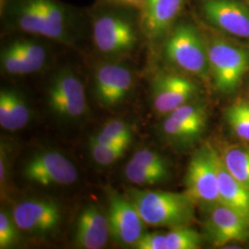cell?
<instances>
[{"instance_id": "obj_1", "label": "cell", "mask_w": 249, "mask_h": 249, "mask_svg": "<svg viewBox=\"0 0 249 249\" xmlns=\"http://www.w3.org/2000/svg\"><path fill=\"white\" fill-rule=\"evenodd\" d=\"M6 29L74 47L84 16L61 0H10L1 14Z\"/></svg>"}, {"instance_id": "obj_2", "label": "cell", "mask_w": 249, "mask_h": 249, "mask_svg": "<svg viewBox=\"0 0 249 249\" xmlns=\"http://www.w3.org/2000/svg\"><path fill=\"white\" fill-rule=\"evenodd\" d=\"M94 47L107 60L121 61L133 53L143 36L141 13L100 2L89 13Z\"/></svg>"}, {"instance_id": "obj_3", "label": "cell", "mask_w": 249, "mask_h": 249, "mask_svg": "<svg viewBox=\"0 0 249 249\" xmlns=\"http://www.w3.org/2000/svg\"><path fill=\"white\" fill-rule=\"evenodd\" d=\"M125 196L133 203L144 223L153 227L175 228L194 220L196 202L187 193L130 188Z\"/></svg>"}, {"instance_id": "obj_4", "label": "cell", "mask_w": 249, "mask_h": 249, "mask_svg": "<svg viewBox=\"0 0 249 249\" xmlns=\"http://www.w3.org/2000/svg\"><path fill=\"white\" fill-rule=\"evenodd\" d=\"M165 59L182 71L206 79L210 71L207 43L196 26L179 23L167 35L163 45Z\"/></svg>"}, {"instance_id": "obj_5", "label": "cell", "mask_w": 249, "mask_h": 249, "mask_svg": "<svg viewBox=\"0 0 249 249\" xmlns=\"http://www.w3.org/2000/svg\"><path fill=\"white\" fill-rule=\"evenodd\" d=\"M221 156L211 144L196 150L189 160L185 185L187 194L197 204L210 209L220 203L219 166Z\"/></svg>"}, {"instance_id": "obj_6", "label": "cell", "mask_w": 249, "mask_h": 249, "mask_svg": "<svg viewBox=\"0 0 249 249\" xmlns=\"http://www.w3.org/2000/svg\"><path fill=\"white\" fill-rule=\"evenodd\" d=\"M207 47L215 88L223 94L232 93L249 71V50L218 38L209 40Z\"/></svg>"}, {"instance_id": "obj_7", "label": "cell", "mask_w": 249, "mask_h": 249, "mask_svg": "<svg viewBox=\"0 0 249 249\" xmlns=\"http://www.w3.org/2000/svg\"><path fill=\"white\" fill-rule=\"evenodd\" d=\"M47 104L53 115L77 120L87 112V100L82 81L71 68L53 75L47 89Z\"/></svg>"}, {"instance_id": "obj_8", "label": "cell", "mask_w": 249, "mask_h": 249, "mask_svg": "<svg viewBox=\"0 0 249 249\" xmlns=\"http://www.w3.org/2000/svg\"><path fill=\"white\" fill-rule=\"evenodd\" d=\"M41 39L43 38L23 35L9 42L1 50L3 72L9 76H26L41 71L49 55Z\"/></svg>"}, {"instance_id": "obj_9", "label": "cell", "mask_w": 249, "mask_h": 249, "mask_svg": "<svg viewBox=\"0 0 249 249\" xmlns=\"http://www.w3.org/2000/svg\"><path fill=\"white\" fill-rule=\"evenodd\" d=\"M107 218L111 238L122 247H132L141 238L146 223L133 203L125 195L111 187L107 188Z\"/></svg>"}, {"instance_id": "obj_10", "label": "cell", "mask_w": 249, "mask_h": 249, "mask_svg": "<svg viewBox=\"0 0 249 249\" xmlns=\"http://www.w3.org/2000/svg\"><path fill=\"white\" fill-rule=\"evenodd\" d=\"M27 181L40 186H69L79 178L78 170L58 151H40L27 160L22 169Z\"/></svg>"}, {"instance_id": "obj_11", "label": "cell", "mask_w": 249, "mask_h": 249, "mask_svg": "<svg viewBox=\"0 0 249 249\" xmlns=\"http://www.w3.org/2000/svg\"><path fill=\"white\" fill-rule=\"evenodd\" d=\"M151 90L155 112L166 116L195 101L199 94V88L193 80L174 72H158L151 80Z\"/></svg>"}, {"instance_id": "obj_12", "label": "cell", "mask_w": 249, "mask_h": 249, "mask_svg": "<svg viewBox=\"0 0 249 249\" xmlns=\"http://www.w3.org/2000/svg\"><path fill=\"white\" fill-rule=\"evenodd\" d=\"M133 85V72L121 61L101 63L94 72L93 91L103 107H117L128 96Z\"/></svg>"}, {"instance_id": "obj_13", "label": "cell", "mask_w": 249, "mask_h": 249, "mask_svg": "<svg viewBox=\"0 0 249 249\" xmlns=\"http://www.w3.org/2000/svg\"><path fill=\"white\" fill-rule=\"evenodd\" d=\"M11 215L20 231L41 236L55 231L61 221L58 204L46 198L25 199L13 208Z\"/></svg>"}, {"instance_id": "obj_14", "label": "cell", "mask_w": 249, "mask_h": 249, "mask_svg": "<svg viewBox=\"0 0 249 249\" xmlns=\"http://www.w3.org/2000/svg\"><path fill=\"white\" fill-rule=\"evenodd\" d=\"M204 231L210 243L219 248L233 242H249V221L219 203L209 209Z\"/></svg>"}, {"instance_id": "obj_15", "label": "cell", "mask_w": 249, "mask_h": 249, "mask_svg": "<svg viewBox=\"0 0 249 249\" xmlns=\"http://www.w3.org/2000/svg\"><path fill=\"white\" fill-rule=\"evenodd\" d=\"M200 10L211 25L225 34L249 39V6L237 0H200Z\"/></svg>"}, {"instance_id": "obj_16", "label": "cell", "mask_w": 249, "mask_h": 249, "mask_svg": "<svg viewBox=\"0 0 249 249\" xmlns=\"http://www.w3.org/2000/svg\"><path fill=\"white\" fill-rule=\"evenodd\" d=\"M186 0H147L141 11L143 36L156 42L167 36Z\"/></svg>"}, {"instance_id": "obj_17", "label": "cell", "mask_w": 249, "mask_h": 249, "mask_svg": "<svg viewBox=\"0 0 249 249\" xmlns=\"http://www.w3.org/2000/svg\"><path fill=\"white\" fill-rule=\"evenodd\" d=\"M110 237L107 214L97 205H87L77 219L74 233L76 246L83 249H101Z\"/></svg>"}, {"instance_id": "obj_18", "label": "cell", "mask_w": 249, "mask_h": 249, "mask_svg": "<svg viewBox=\"0 0 249 249\" xmlns=\"http://www.w3.org/2000/svg\"><path fill=\"white\" fill-rule=\"evenodd\" d=\"M220 203L249 221V188L239 183L225 168L221 158L219 166Z\"/></svg>"}, {"instance_id": "obj_19", "label": "cell", "mask_w": 249, "mask_h": 249, "mask_svg": "<svg viewBox=\"0 0 249 249\" xmlns=\"http://www.w3.org/2000/svg\"><path fill=\"white\" fill-rule=\"evenodd\" d=\"M31 112L25 100L13 89L0 91V125L8 131L23 128L30 121Z\"/></svg>"}, {"instance_id": "obj_20", "label": "cell", "mask_w": 249, "mask_h": 249, "mask_svg": "<svg viewBox=\"0 0 249 249\" xmlns=\"http://www.w3.org/2000/svg\"><path fill=\"white\" fill-rule=\"evenodd\" d=\"M221 158L231 176L249 188V148L230 145L223 150Z\"/></svg>"}, {"instance_id": "obj_21", "label": "cell", "mask_w": 249, "mask_h": 249, "mask_svg": "<svg viewBox=\"0 0 249 249\" xmlns=\"http://www.w3.org/2000/svg\"><path fill=\"white\" fill-rule=\"evenodd\" d=\"M226 122L238 139L249 142V100L236 99L225 111Z\"/></svg>"}, {"instance_id": "obj_22", "label": "cell", "mask_w": 249, "mask_h": 249, "mask_svg": "<svg viewBox=\"0 0 249 249\" xmlns=\"http://www.w3.org/2000/svg\"><path fill=\"white\" fill-rule=\"evenodd\" d=\"M161 132L167 141L178 146H189L199 140L203 132L167 116L161 124Z\"/></svg>"}, {"instance_id": "obj_23", "label": "cell", "mask_w": 249, "mask_h": 249, "mask_svg": "<svg viewBox=\"0 0 249 249\" xmlns=\"http://www.w3.org/2000/svg\"><path fill=\"white\" fill-rule=\"evenodd\" d=\"M124 177L137 186H153L167 181L171 172L162 170L152 169L140 165L132 160H128L124 167Z\"/></svg>"}, {"instance_id": "obj_24", "label": "cell", "mask_w": 249, "mask_h": 249, "mask_svg": "<svg viewBox=\"0 0 249 249\" xmlns=\"http://www.w3.org/2000/svg\"><path fill=\"white\" fill-rule=\"evenodd\" d=\"M167 116L204 132L208 123V111L203 103L193 101L178 107Z\"/></svg>"}, {"instance_id": "obj_25", "label": "cell", "mask_w": 249, "mask_h": 249, "mask_svg": "<svg viewBox=\"0 0 249 249\" xmlns=\"http://www.w3.org/2000/svg\"><path fill=\"white\" fill-rule=\"evenodd\" d=\"M133 139L131 125L123 120L108 122L90 141L101 144H131Z\"/></svg>"}, {"instance_id": "obj_26", "label": "cell", "mask_w": 249, "mask_h": 249, "mask_svg": "<svg viewBox=\"0 0 249 249\" xmlns=\"http://www.w3.org/2000/svg\"><path fill=\"white\" fill-rule=\"evenodd\" d=\"M167 249H197L202 244V236L188 225L171 228L166 232Z\"/></svg>"}, {"instance_id": "obj_27", "label": "cell", "mask_w": 249, "mask_h": 249, "mask_svg": "<svg viewBox=\"0 0 249 249\" xmlns=\"http://www.w3.org/2000/svg\"><path fill=\"white\" fill-rule=\"evenodd\" d=\"M129 144H101L89 141V152L93 160L101 166H108L119 160L128 149Z\"/></svg>"}, {"instance_id": "obj_28", "label": "cell", "mask_w": 249, "mask_h": 249, "mask_svg": "<svg viewBox=\"0 0 249 249\" xmlns=\"http://www.w3.org/2000/svg\"><path fill=\"white\" fill-rule=\"evenodd\" d=\"M18 230L12 215L2 209L0 212V249L14 247L18 243Z\"/></svg>"}, {"instance_id": "obj_29", "label": "cell", "mask_w": 249, "mask_h": 249, "mask_svg": "<svg viewBox=\"0 0 249 249\" xmlns=\"http://www.w3.org/2000/svg\"><path fill=\"white\" fill-rule=\"evenodd\" d=\"M130 160L148 168L171 172L168 160L159 152L150 149H141L136 151Z\"/></svg>"}, {"instance_id": "obj_30", "label": "cell", "mask_w": 249, "mask_h": 249, "mask_svg": "<svg viewBox=\"0 0 249 249\" xmlns=\"http://www.w3.org/2000/svg\"><path fill=\"white\" fill-rule=\"evenodd\" d=\"M133 248L137 249H167L166 233L160 231L144 232Z\"/></svg>"}, {"instance_id": "obj_31", "label": "cell", "mask_w": 249, "mask_h": 249, "mask_svg": "<svg viewBox=\"0 0 249 249\" xmlns=\"http://www.w3.org/2000/svg\"><path fill=\"white\" fill-rule=\"evenodd\" d=\"M99 1L106 4L116 5V6L127 8V9H134L141 13L147 0H99Z\"/></svg>"}, {"instance_id": "obj_32", "label": "cell", "mask_w": 249, "mask_h": 249, "mask_svg": "<svg viewBox=\"0 0 249 249\" xmlns=\"http://www.w3.org/2000/svg\"><path fill=\"white\" fill-rule=\"evenodd\" d=\"M8 176V153L7 149L1 143V151H0V185L1 190L6 187Z\"/></svg>"}, {"instance_id": "obj_33", "label": "cell", "mask_w": 249, "mask_h": 249, "mask_svg": "<svg viewBox=\"0 0 249 249\" xmlns=\"http://www.w3.org/2000/svg\"><path fill=\"white\" fill-rule=\"evenodd\" d=\"M10 0H0V15L4 12Z\"/></svg>"}, {"instance_id": "obj_34", "label": "cell", "mask_w": 249, "mask_h": 249, "mask_svg": "<svg viewBox=\"0 0 249 249\" xmlns=\"http://www.w3.org/2000/svg\"></svg>"}]
</instances>
